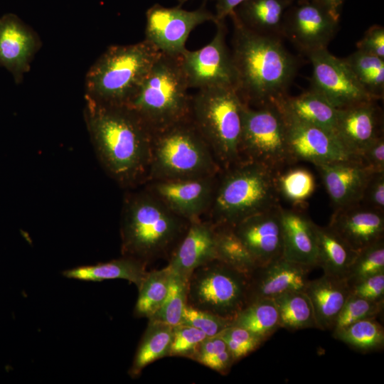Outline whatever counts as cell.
Masks as SVG:
<instances>
[{"instance_id": "cell-44", "label": "cell", "mask_w": 384, "mask_h": 384, "mask_svg": "<svg viewBox=\"0 0 384 384\" xmlns=\"http://www.w3.org/2000/svg\"><path fill=\"white\" fill-rule=\"evenodd\" d=\"M206 337L203 331L189 325L180 324L174 326L169 356L191 359L198 346Z\"/></svg>"}, {"instance_id": "cell-51", "label": "cell", "mask_w": 384, "mask_h": 384, "mask_svg": "<svg viewBox=\"0 0 384 384\" xmlns=\"http://www.w3.org/2000/svg\"><path fill=\"white\" fill-rule=\"evenodd\" d=\"M187 1L188 0H178V6H181L182 4H183ZM205 1H206V0H205Z\"/></svg>"}, {"instance_id": "cell-34", "label": "cell", "mask_w": 384, "mask_h": 384, "mask_svg": "<svg viewBox=\"0 0 384 384\" xmlns=\"http://www.w3.org/2000/svg\"><path fill=\"white\" fill-rule=\"evenodd\" d=\"M363 88L376 100L384 95V59L356 50L343 58Z\"/></svg>"}, {"instance_id": "cell-5", "label": "cell", "mask_w": 384, "mask_h": 384, "mask_svg": "<svg viewBox=\"0 0 384 384\" xmlns=\"http://www.w3.org/2000/svg\"><path fill=\"white\" fill-rule=\"evenodd\" d=\"M161 54L145 39L109 46L87 70L85 99L103 105H127Z\"/></svg>"}, {"instance_id": "cell-32", "label": "cell", "mask_w": 384, "mask_h": 384, "mask_svg": "<svg viewBox=\"0 0 384 384\" xmlns=\"http://www.w3.org/2000/svg\"><path fill=\"white\" fill-rule=\"evenodd\" d=\"M273 299L278 310L280 328L289 331L317 329L312 304L304 291L289 292Z\"/></svg>"}, {"instance_id": "cell-7", "label": "cell", "mask_w": 384, "mask_h": 384, "mask_svg": "<svg viewBox=\"0 0 384 384\" xmlns=\"http://www.w3.org/2000/svg\"><path fill=\"white\" fill-rule=\"evenodd\" d=\"M188 90L180 55L161 53L127 106L154 132L190 118Z\"/></svg>"}, {"instance_id": "cell-13", "label": "cell", "mask_w": 384, "mask_h": 384, "mask_svg": "<svg viewBox=\"0 0 384 384\" xmlns=\"http://www.w3.org/2000/svg\"><path fill=\"white\" fill-rule=\"evenodd\" d=\"M307 56L312 65L311 88L336 108L378 100L363 88L343 58L334 56L327 48Z\"/></svg>"}, {"instance_id": "cell-8", "label": "cell", "mask_w": 384, "mask_h": 384, "mask_svg": "<svg viewBox=\"0 0 384 384\" xmlns=\"http://www.w3.org/2000/svg\"><path fill=\"white\" fill-rule=\"evenodd\" d=\"M221 171L191 119L153 132L146 182L215 176Z\"/></svg>"}, {"instance_id": "cell-11", "label": "cell", "mask_w": 384, "mask_h": 384, "mask_svg": "<svg viewBox=\"0 0 384 384\" xmlns=\"http://www.w3.org/2000/svg\"><path fill=\"white\" fill-rule=\"evenodd\" d=\"M215 23V34L208 44L196 50L186 49L180 55L189 89L230 87L236 90L235 68L225 41V21Z\"/></svg>"}, {"instance_id": "cell-26", "label": "cell", "mask_w": 384, "mask_h": 384, "mask_svg": "<svg viewBox=\"0 0 384 384\" xmlns=\"http://www.w3.org/2000/svg\"><path fill=\"white\" fill-rule=\"evenodd\" d=\"M294 1L245 0L230 15L253 32L281 38L285 14Z\"/></svg>"}, {"instance_id": "cell-22", "label": "cell", "mask_w": 384, "mask_h": 384, "mask_svg": "<svg viewBox=\"0 0 384 384\" xmlns=\"http://www.w3.org/2000/svg\"><path fill=\"white\" fill-rule=\"evenodd\" d=\"M217 258L215 225L201 218L190 222L167 265L173 272L188 280L195 269Z\"/></svg>"}, {"instance_id": "cell-52", "label": "cell", "mask_w": 384, "mask_h": 384, "mask_svg": "<svg viewBox=\"0 0 384 384\" xmlns=\"http://www.w3.org/2000/svg\"><path fill=\"white\" fill-rule=\"evenodd\" d=\"M293 1H296V0H293Z\"/></svg>"}, {"instance_id": "cell-31", "label": "cell", "mask_w": 384, "mask_h": 384, "mask_svg": "<svg viewBox=\"0 0 384 384\" xmlns=\"http://www.w3.org/2000/svg\"><path fill=\"white\" fill-rule=\"evenodd\" d=\"M231 326L249 330L266 341L280 328L274 300L263 298L250 303L233 319Z\"/></svg>"}, {"instance_id": "cell-2", "label": "cell", "mask_w": 384, "mask_h": 384, "mask_svg": "<svg viewBox=\"0 0 384 384\" xmlns=\"http://www.w3.org/2000/svg\"><path fill=\"white\" fill-rule=\"evenodd\" d=\"M231 57L236 91L252 107L275 104L287 95L297 71V58L281 38L253 32L233 16Z\"/></svg>"}, {"instance_id": "cell-47", "label": "cell", "mask_w": 384, "mask_h": 384, "mask_svg": "<svg viewBox=\"0 0 384 384\" xmlns=\"http://www.w3.org/2000/svg\"><path fill=\"white\" fill-rule=\"evenodd\" d=\"M358 50L384 59V28L373 25L368 28L363 38L356 43Z\"/></svg>"}, {"instance_id": "cell-15", "label": "cell", "mask_w": 384, "mask_h": 384, "mask_svg": "<svg viewBox=\"0 0 384 384\" xmlns=\"http://www.w3.org/2000/svg\"><path fill=\"white\" fill-rule=\"evenodd\" d=\"M277 104L285 119L289 151L294 163L305 161L316 166L359 159L343 147L335 134L297 119Z\"/></svg>"}, {"instance_id": "cell-21", "label": "cell", "mask_w": 384, "mask_h": 384, "mask_svg": "<svg viewBox=\"0 0 384 384\" xmlns=\"http://www.w3.org/2000/svg\"><path fill=\"white\" fill-rule=\"evenodd\" d=\"M328 226L358 252L383 239L384 213L361 203L338 208Z\"/></svg>"}, {"instance_id": "cell-37", "label": "cell", "mask_w": 384, "mask_h": 384, "mask_svg": "<svg viewBox=\"0 0 384 384\" xmlns=\"http://www.w3.org/2000/svg\"><path fill=\"white\" fill-rule=\"evenodd\" d=\"M215 227L217 260L224 262L248 276L257 265L235 233L233 227L216 225Z\"/></svg>"}, {"instance_id": "cell-17", "label": "cell", "mask_w": 384, "mask_h": 384, "mask_svg": "<svg viewBox=\"0 0 384 384\" xmlns=\"http://www.w3.org/2000/svg\"><path fill=\"white\" fill-rule=\"evenodd\" d=\"M279 206L250 216L233 227L257 266L283 257Z\"/></svg>"}, {"instance_id": "cell-41", "label": "cell", "mask_w": 384, "mask_h": 384, "mask_svg": "<svg viewBox=\"0 0 384 384\" xmlns=\"http://www.w3.org/2000/svg\"><path fill=\"white\" fill-rule=\"evenodd\" d=\"M383 307L384 302L368 300L351 294L338 314L331 331L336 332L362 319H376L382 313Z\"/></svg>"}, {"instance_id": "cell-4", "label": "cell", "mask_w": 384, "mask_h": 384, "mask_svg": "<svg viewBox=\"0 0 384 384\" xmlns=\"http://www.w3.org/2000/svg\"><path fill=\"white\" fill-rule=\"evenodd\" d=\"M276 172L257 162L241 159L221 170L207 214L214 225L233 227L245 218L279 205Z\"/></svg>"}, {"instance_id": "cell-23", "label": "cell", "mask_w": 384, "mask_h": 384, "mask_svg": "<svg viewBox=\"0 0 384 384\" xmlns=\"http://www.w3.org/2000/svg\"><path fill=\"white\" fill-rule=\"evenodd\" d=\"M335 208L361 203L372 173L359 159L316 166Z\"/></svg>"}, {"instance_id": "cell-6", "label": "cell", "mask_w": 384, "mask_h": 384, "mask_svg": "<svg viewBox=\"0 0 384 384\" xmlns=\"http://www.w3.org/2000/svg\"><path fill=\"white\" fill-rule=\"evenodd\" d=\"M245 103L234 87H210L191 95L190 119L221 170L241 160L240 144Z\"/></svg>"}, {"instance_id": "cell-40", "label": "cell", "mask_w": 384, "mask_h": 384, "mask_svg": "<svg viewBox=\"0 0 384 384\" xmlns=\"http://www.w3.org/2000/svg\"><path fill=\"white\" fill-rule=\"evenodd\" d=\"M381 272H384V239L357 252L345 279L350 286Z\"/></svg>"}, {"instance_id": "cell-10", "label": "cell", "mask_w": 384, "mask_h": 384, "mask_svg": "<svg viewBox=\"0 0 384 384\" xmlns=\"http://www.w3.org/2000/svg\"><path fill=\"white\" fill-rule=\"evenodd\" d=\"M240 159L263 164L276 173L295 164L289 151L285 119L278 104L252 107L245 104Z\"/></svg>"}, {"instance_id": "cell-20", "label": "cell", "mask_w": 384, "mask_h": 384, "mask_svg": "<svg viewBox=\"0 0 384 384\" xmlns=\"http://www.w3.org/2000/svg\"><path fill=\"white\" fill-rule=\"evenodd\" d=\"M41 44L37 33L15 14L0 18V65L12 73L16 83L29 70Z\"/></svg>"}, {"instance_id": "cell-3", "label": "cell", "mask_w": 384, "mask_h": 384, "mask_svg": "<svg viewBox=\"0 0 384 384\" xmlns=\"http://www.w3.org/2000/svg\"><path fill=\"white\" fill-rule=\"evenodd\" d=\"M189 223L145 188L128 193L122 210V255L146 265L156 259H169Z\"/></svg>"}, {"instance_id": "cell-27", "label": "cell", "mask_w": 384, "mask_h": 384, "mask_svg": "<svg viewBox=\"0 0 384 384\" xmlns=\"http://www.w3.org/2000/svg\"><path fill=\"white\" fill-rule=\"evenodd\" d=\"M316 239L317 267L324 274L346 278L357 251L354 250L329 226L314 223Z\"/></svg>"}, {"instance_id": "cell-42", "label": "cell", "mask_w": 384, "mask_h": 384, "mask_svg": "<svg viewBox=\"0 0 384 384\" xmlns=\"http://www.w3.org/2000/svg\"><path fill=\"white\" fill-rule=\"evenodd\" d=\"M231 352L235 362L257 350L265 341L244 328L230 326L219 334Z\"/></svg>"}, {"instance_id": "cell-38", "label": "cell", "mask_w": 384, "mask_h": 384, "mask_svg": "<svg viewBox=\"0 0 384 384\" xmlns=\"http://www.w3.org/2000/svg\"><path fill=\"white\" fill-rule=\"evenodd\" d=\"M191 359L223 375L235 363L227 344L218 335L204 338Z\"/></svg>"}, {"instance_id": "cell-48", "label": "cell", "mask_w": 384, "mask_h": 384, "mask_svg": "<svg viewBox=\"0 0 384 384\" xmlns=\"http://www.w3.org/2000/svg\"><path fill=\"white\" fill-rule=\"evenodd\" d=\"M358 158L372 173L384 172V135L370 144Z\"/></svg>"}, {"instance_id": "cell-45", "label": "cell", "mask_w": 384, "mask_h": 384, "mask_svg": "<svg viewBox=\"0 0 384 384\" xmlns=\"http://www.w3.org/2000/svg\"><path fill=\"white\" fill-rule=\"evenodd\" d=\"M351 293L375 302H384V272H381L349 286Z\"/></svg>"}, {"instance_id": "cell-50", "label": "cell", "mask_w": 384, "mask_h": 384, "mask_svg": "<svg viewBox=\"0 0 384 384\" xmlns=\"http://www.w3.org/2000/svg\"><path fill=\"white\" fill-rule=\"evenodd\" d=\"M327 9L336 18H339L344 0H314Z\"/></svg>"}, {"instance_id": "cell-16", "label": "cell", "mask_w": 384, "mask_h": 384, "mask_svg": "<svg viewBox=\"0 0 384 384\" xmlns=\"http://www.w3.org/2000/svg\"><path fill=\"white\" fill-rule=\"evenodd\" d=\"M218 174L149 181L144 188L173 213L191 222L201 219L202 215L208 213L213 200Z\"/></svg>"}, {"instance_id": "cell-9", "label": "cell", "mask_w": 384, "mask_h": 384, "mask_svg": "<svg viewBox=\"0 0 384 384\" xmlns=\"http://www.w3.org/2000/svg\"><path fill=\"white\" fill-rule=\"evenodd\" d=\"M247 289V274L213 260L188 277L186 304L233 321L246 306Z\"/></svg>"}, {"instance_id": "cell-19", "label": "cell", "mask_w": 384, "mask_h": 384, "mask_svg": "<svg viewBox=\"0 0 384 384\" xmlns=\"http://www.w3.org/2000/svg\"><path fill=\"white\" fill-rule=\"evenodd\" d=\"M368 101L338 109L335 134L352 155L358 156L383 134V112Z\"/></svg>"}, {"instance_id": "cell-24", "label": "cell", "mask_w": 384, "mask_h": 384, "mask_svg": "<svg viewBox=\"0 0 384 384\" xmlns=\"http://www.w3.org/2000/svg\"><path fill=\"white\" fill-rule=\"evenodd\" d=\"M283 238V257L314 268L317 267L314 223L302 210L279 206Z\"/></svg>"}, {"instance_id": "cell-39", "label": "cell", "mask_w": 384, "mask_h": 384, "mask_svg": "<svg viewBox=\"0 0 384 384\" xmlns=\"http://www.w3.org/2000/svg\"><path fill=\"white\" fill-rule=\"evenodd\" d=\"M187 302V280L172 272L167 295L161 307L149 320H156L176 326L182 321Z\"/></svg>"}, {"instance_id": "cell-49", "label": "cell", "mask_w": 384, "mask_h": 384, "mask_svg": "<svg viewBox=\"0 0 384 384\" xmlns=\"http://www.w3.org/2000/svg\"><path fill=\"white\" fill-rule=\"evenodd\" d=\"M245 0H215V22L225 21L232 12Z\"/></svg>"}, {"instance_id": "cell-30", "label": "cell", "mask_w": 384, "mask_h": 384, "mask_svg": "<svg viewBox=\"0 0 384 384\" xmlns=\"http://www.w3.org/2000/svg\"><path fill=\"white\" fill-rule=\"evenodd\" d=\"M172 336L173 326L156 320H149L129 368V375L137 378L149 364L169 356Z\"/></svg>"}, {"instance_id": "cell-12", "label": "cell", "mask_w": 384, "mask_h": 384, "mask_svg": "<svg viewBox=\"0 0 384 384\" xmlns=\"http://www.w3.org/2000/svg\"><path fill=\"white\" fill-rule=\"evenodd\" d=\"M215 22L214 14L205 4L193 11L165 7L156 4L146 13L145 40L162 53L181 55L186 49V43L191 32L198 26Z\"/></svg>"}, {"instance_id": "cell-14", "label": "cell", "mask_w": 384, "mask_h": 384, "mask_svg": "<svg viewBox=\"0 0 384 384\" xmlns=\"http://www.w3.org/2000/svg\"><path fill=\"white\" fill-rule=\"evenodd\" d=\"M338 20L314 0H297L285 14L283 36L307 55L327 48L336 33Z\"/></svg>"}, {"instance_id": "cell-1", "label": "cell", "mask_w": 384, "mask_h": 384, "mask_svg": "<svg viewBox=\"0 0 384 384\" xmlns=\"http://www.w3.org/2000/svg\"><path fill=\"white\" fill-rule=\"evenodd\" d=\"M84 119L95 154L119 186L133 188L146 183L153 132L127 105L85 100Z\"/></svg>"}, {"instance_id": "cell-25", "label": "cell", "mask_w": 384, "mask_h": 384, "mask_svg": "<svg viewBox=\"0 0 384 384\" xmlns=\"http://www.w3.org/2000/svg\"><path fill=\"white\" fill-rule=\"evenodd\" d=\"M304 291L312 304L317 329L331 331L351 294L346 280L324 274L319 278L309 279Z\"/></svg>"}, {"instance_id": "cell-28", "label": "cell", "mask_w": 384, "mask_h": 384, "mask_svg": "<svg viewBox=\"0 0 384 384\" xmlns=\"http://www.w3.org/2000/svg\"><path fill=\"white\" fill-rule=\"evenodd\" d=\"M277 102L297 119L335 134L338 109L312 88Z\"/></svg>"}, {"instance_id": "cell-43", "label": "cell", "mask_w": 384, "mask_h": 384, "mask_svg": "<svg viewBox=\"0 0 384 384\" xmlns=\"http://www.w3.org/2000/svg\"><path fill=\"white\" fill-rule=\"evenodd\" d=\"M232 321L186 304L181 324L189 325L203 331L206 336L218 335L231 326Z\"/></svg>"}, {"instance_id": "cell-29", "label": "cell", "mask_w": 384, "mask_h": 384, "mask_svg": "<svg viewBox=\"0 0 384 384\" xmlns=\"http://www.w3.org/2000/svg\"><path fill=\"white\" fill-rule=\"evenodd\" d=\"M146 266L138 260L122 256L105 263L70 269L64 271L63 274L68 278L82 281L122 279L134 283L139 288L148 273Z\"/></svg>"}, {"instance_id": "cell-46", "label": "cell", "mask_w": 384, "mask_h": 384, "mask_svg": "<svg viewBox=\"0 0 384 384\" xmlns=\"http://www.w3.org/2000/svg\"><path fill=\"white\" fill-rule=\"evenodd\" d=\"M360 203L384 213V172L371 175Z\"/></svg>"}, {"instance_id": "cell-33", "label": "cell", "mask_w": 384, "mask_h": 384, "mask_svg": "<svg viewBox=\"0 0 384 384\" xmlns=\"http://www.w3.org/2000/svg\"><path fill=\"white\" fill-rule=\"evenodd\" d=\"M171 275L172 271L168 265L148 272L138 288L139 295L134 309L135 317L149 319L154 315L167 295Z\"/></svg>"}, {"instance_id": "cell-18", "label": "cell", "mask_w": 384, "mask_h": 384, "mask_svg": "<svg viewBox=\"0 0 384 384\" xmlns=\"http://www.w3.org/2000/svg\"><path fill=\"white\" fill-rule=\"evenodd\" d=\"M311 269L284 257L257 266L247 276L246 306L260 299H274L289 292L304 291Z\"/></svg>"}, {"instance_id": "cell-35", "label": "cell", "mask_w": 384, "mask_h": 384, "mask_svg": "<svg viewBox=\"0 0 384 384\" xmlns=\"http://www.w3.org/2000/svg\"><path fill=\"white\" fill-rule=\"evenodd\" d=\"M337 340L366 353L380 351L384 346V329L376 319H365L332 333Z\"/></svg>"}, {"instance_id": "cell-36", "label": "cell", "mask_w": 384, "mask_h": 384, "mask_svg": "<svg viewBox=\"0 0 384 384\" xmlns=\"http://www.w3.org/2000/svg\"><path fill=\"white\" fill-rule=\"evenodd\" d=\"M275 185L279 196H282L295 208L305 205L316 188L314 175L303 167L277 172Z\"/></svg>"}]
</instances>
